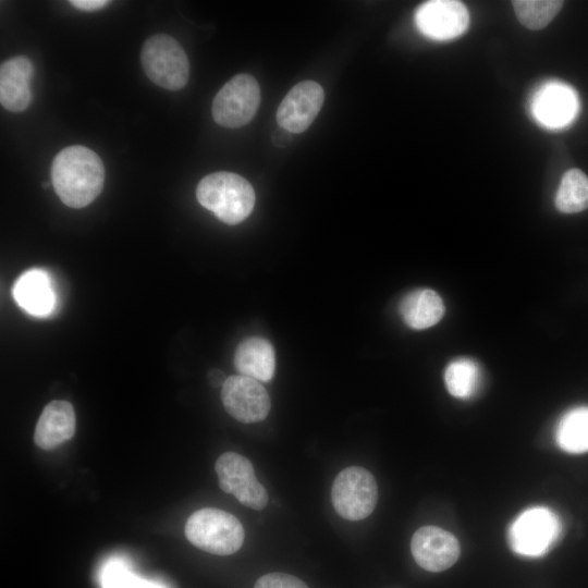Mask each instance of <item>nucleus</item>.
Listing matches in <instances>:
<instances>
[{
    "label": "nucleus",
    "mask_w": 588,
    "mask_h": 588,
    "mask_svg": "<svg viewBox=\"0 0 588 588\" xmlns=\"http://www.w3.org/2000/svg\"><path fill=\"white\" fill-rule=\"evenodd\" d=\"M140 60L148 78L164 89H181L188 81L187 56L169 35L157 34L148 38L143 46Z\"/></svg>",
    "instance_id": "obj_4"
},
{
    "label": "nucleus",
    "mask_w": 588,
    "mask_h": 588,
    "mask_svg": "<svg viewBox=\"0 0 588 588\" xmlns=\"http://www.w3.org/2000/svg\"><path fill=\"white\" fill-rule=\"evenodd\" d=\"M12 294L15 302L36 317L50 315L57 305V295L49 274L42 269H30L15 281Z\"/></svg>",
    "instance_id": "obj_14"
},
{
    "label": "nucleus",
    "mask_w": 588,
    "mask_h": 588,
    "mask_svg": "<svg viewBox=\"0 0 588 588\" xmlns=\"http://www.w3.org/2000/svg\"><path fill=\"white\" fill-rule=\"evenodd\" d=\"M400 314L408 327L422 330L440 321L444 314V304L434 291L419 289L403 297Z\"/></svg>",
    "instance_id": "obj_18"
},
{
    "label": "nucleus",
    "mask_w": 588,
    "mask_h": 588,
    "mask_svg": "<svg viewBox=\"0 0 588 588\" xmlns=\"http://www.w3.org/2000/svg\"><path fill=\"white\" fill-rule=\"evenodd\" d=\"M100 588H168L159 581L148 580L135 574L127 560L113 556L99 571Z\"/></svg>",
    "instance_id": "obj_21"
},
{
    "label": "nucleus",
    "mask_w": 588,
    "mask_h": 588,
    "mask_svg": "<svg viewBox=\"0 0 588 588\" xmlns=\"http://www.w3.org/2000/svg\"><path fill=\"white\" fill-rule=\"evenodd\" d=\"M34 66L25 56L4 61L0 66V102L12 112L24 111L32 101L30 79Z\"/></svg>",
    "instance_id": "obj_13"
},
{
    "label": "nucleus",
    "mask_w": 588,
    "mask_h": 588,
    "mask_svg": "<svg viewBox=\"0 0 588 588\" xmlns=\"http://www.w3.org/2000/svg\"><path fill=\"white\" fill-rule=\"evenodd\" d=\"M221 400L225 411L244 424L264 420L270 411V397L262 384L249 377H228L221 388Z\"/></svg>",
    "instance_id": "obj_9"
},
{
    "label": "nucleus",
    "mask_w": 588,
    "mask_h": 588,
    "mask_svg": "<svg viewBox=\"0 0 588 588\" xmlns=\"http://www.w3.org/2000/svg\"><path fill=\"white\" fill-rule=\"evenodd\" d=\"M555 440L560 449L567 453L588 452V406L572 408L561 417Z\"/></svg>",
    "instance_id": "obj_19"
},
{
    "label": "nucleus",
    "mask_w": 588,
    "mask_h": 588,
    "mask_svg": "<svg viewBox=\"0 0 588 588\" xmlns=\"http://www.w3.org/2000/svg\"><path fill=\"white\" fill-rule=\"evenodd\" d=\"M411 550L416 563L428 572L448 569L461 553L455 536L437 526L417 529L412 537Z\"/></svg>",
    "instance_id": "obj_11"
},
{
    "label": "nucleus",
    "mask_w": 588,
    "mask_h": 588,
    "mask_svg": "<svg viewBox=\"0 0 588 588\" xmlns=\"http://www.w3.org/2000/svg\"><path fill=\"white\" fill-rule=\"evenodd\" d=\"M70 3L81 11H96L105 8L108 4L107 0H72Z\"/></svg>",
    "instance_id": "obj_25"
},
{
    "label": "nucleus",
    "mask_w": 588,
    "mask_h": 588,
    "mask_svg": "<svg viewBox=\"0 0 588 588\" xmlns=\"http://www.w3.org/2000/svg\"><path fill=\"white\" fill-rule=\"evenodd\" d=\"M577 108L574 91L559 83L543 86L536 95L532 110L542 124L559 127L569 122Z\"/></svg>",
    "instance_id": "obj_16"
},
{
    "label": "nucleus",
    "mask_w": 588,
    "mask_h": 588,
    "mask_svg": "<svg viewBox=\"0 0 588 588\" xmlns=\"http://www.w3.org/2000/svg\"><path fill=\"white\" fill-rule=\"evenodd\" d=\"M418 29L426 36L446 40L462 35L468 27L466 7L455 0H431L422 3L415 13Z\"/></svg>",
    "instance_id": "obj_10"
},
{
    "label": "nucleus",
    "mask_w": 588,
    "mask_h": 588,
    "mask_svg": "<svg viewBox=\"0 0 588 588\" xmlns=\"http://www.w3.org/2000/svg\"><path fill=\"white\" fill-rule=\"evenodd\" d=\"M444 381L450 394L457 399H469L479 388L480 368L469 358L455 359L446 367Z\"/></svg>",
    "instance_id": "obj_22"
},
{
    "label": "nucleus",
    "mask_w": 588,
    "mask_h": 588,
    "mask_svg": "<svg viewBox=\"0 0 588 588\" xmlns=\"http://www.w3.org/2000/svg\"><path fill=\"white\" fill-rule=\"evenodd\" d=\"M378 500L375 477L363 467L351 466L341 470L333 480L331 501L336 513L347 520L369 516Z\"/></svg>",
    "instance_id": "obj_6"
},
{
    "label": "nucleus",
    "mask_w": 588,
    "mask_h": 588,
    "mask_svg": "<svg viewBox=\"0 0 588 588\" xmlns=\"http://www.w3.org/2000/svg\"><path fill=\"white\" fill-rule=\"evenodd\" d=\"M51 181L54 192L64 205L83 208L101 193L105 167L91 149L81 145L69 146L54 157Z\"/></svg>",
    "instance_id": "obj_1"
},
{
    "label": "nucleus",
    "mask_w": 588,
    "mask_h": 588,
    "mask_svg": "<svg viewBox=\"0 0 588 588\" xmlns=\"http://www.w3.org/2000/svg\"><path fill=\"white\" fill-rule=\"evenodd\" d=\"M185 536L196 548L216 555L235 553L243 544L241 522L225 511L205 507L194 512L186 520Z\"/></svg>",
    "instance_id": "obj_3"
},
{
    "label": "nucleus",
    "mask_w": 588,
    "mask_h": 588,
    "mask_svg": "<svg viewBox=\"0 0 588 588\" xmlns=\"http://www.w3.org/2000/svg\"><path fill=\"white\" fill-rule=\"evenodd\" d=\"M323 99L324 91L318 83L304 81L296 84L278 108L279 126L292 134L304 132L318 115Z\"/></svg>",
    "instance_id": "obj_12"
},
{
    "label": "nucleus",
    "mask_w": 588,
    "mask_h": 588,
    "mask_svg": "<svg viewBox=\"0 0 588 588\" xmlns=\"http://www.w3.org/2000/svg\"><path fill=\"white\" fill-rule=\"evenodd\" d=\"M199 204L226 224L245 220L255 205V192L249 182L232 172H215L197 185Z\"/></svg>",
    "instance_id": "obj_2"
},
{
    "label": "nucleus",
    "mask_w": 588,
    "mask_h": 588,
    "mask_svg": "<svg viewBox=\"0 0 588 588\" xmlns=\"http://www.w3.org/2000/svg\"><path fill=\"white\" fill-rule=\"evenodd\" d=\"M555 206L564 213H576L588 207V176L581 170L571 169L563 174Z\"/></svg>",
    "instance_id": "obj_20"
},
{
    "label": "nucleus",
    "mask_w": 588,
    "mask_h": 588,
    "mask_svg": "<svg viewBox=\"0 0 588 588\" xmlns=\"http://www.w3.org/2000/svg\"><path fill=\"white\" fill-rule=\"evenodd\" d=\"M254 588H308V586L296 576L285 573H269L261 576Z\"/></svg>",
    "instance_id": "obj_24"
},
{
    "label": "nucleus",
    "mask_w": 588,
    "mask_h": 588,
    "mask_svg": "<svg viewBox=\"0 0 588 588\" xmlns=\"http://www.w3.org/2000/svg\"><path fill=\"white\" fill-rule=\"evenodd\" d=\"M561 529V520L551 509L532 506L523 511L512 522L507 539L515 553L541 556L556 542Z\"/></svg>",
    "instance_id": "obj_5"
},
{
    "label": "nucleus",
    "mask_w": 588,
    "mask_h": 588,
    "mask_svg": "<svg viewBox=\"0 0 588 588\" xmlns=\"http://www.w3.org/2000/svg\"><path fill=\"white\" fill-rule=\"evenodd\" d=\"M260 89L249 74H237L218 91L212 102L213 120L224 127H241L256 114Z\"/></svg>",
    "instance_id": "obj_7"
},
{
    "label": "nucleus",
    "mask_w": 588,
    "mask_h": 588,
    "mask_svg": "<svg viewBox=\"0 0 588 588\" xmlns=\"http://www.w3.org/2000/svg\"><path fill=\"white\" fill-rule=\"evenodd\" d=\"M291 134L289 131L280 127L278 131H275L273 135V143L277 146H284L291 138Z\"/></svg>",
    "instance_id": "obj_27"
},
{
    "label": "nucleus",
    "mask_w": 588,
    "mask_h": 588,
    "mask_svg": "<svg viewBox=\"0 0 588 588\" xmlns=\"http://www.w3.org/2000/svg\"><path fill=\"white\" fill-rule=\"evenodd\" d=\"M225 380V375L219 369H211L207 375V381L212 388H222Z\"/></svg>",
    "instance_id": "obj_26"
},
{
    "label": "nucleus",
    "mask_w": 588,
    "mask_h": 588,
    "mask_svg": "<svg viewBox=\"0 0 588 588\" xmlns=\"http://www.w3.org/2000/svg\"><path fill=\"white\" fill-rule=\"evenodd\" d=\"M558 0H515V14L526 28L540 29L546 27L563 7Z\"/></svg>",
    "instance_id": "obj_23"
},
{
    "label": "nucleus",
    "mask_w": 588,
    "mask_h": 588,
    "mask_svg": "<svg viewBox=\"0 0 588 588\" xmlns=\"http://www.w3.org/2000/svg\"><path fill=\"white\" fill-rule=\"evenodd\" d=\"M75 433V413L68 401L54 400L41 412L34 432L35 444L50 451L70 440Z\"/></svg>",
    "instance_id": "obj_15"
},
{
    "label": "nucleus",
    "mask_w": 588,
    "mask_h": 588,
    "mask_svg": "<svg viewBox=\"0 0 588 588\" xmlns=\"http://www.w3.org/2000/svg\"><path fill=\"white\" fill-rule=\"evenodd\" d=\"M234 366L240 375L261 382L270 381L275 369L271 343L262 338L244 340L235 350Z\"/></svg>",
    "instance_id": "obj_17"
},
{
    "label": "nucleus",
    "mask_w": 588,
    "mask_h": 588,
    "mask_svg": "<svg viewBox=\"0 0 588 588\" xmlns=\"http://www.w3.org/2000/svg\"><path fill=\"white\" fill-rule=\"evenodd\" d=\"M215 469L224 492L233 494L241 504L253 510L266 507L267 491L257 480L249 460L235 452H225L218 457Z\"/></svg>",
    "instance_id": "obj_8"
}]
</instances>
